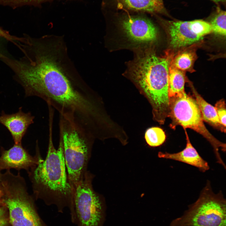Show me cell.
Segmentation results:
<instances>
[{"instance_id":"cell-23","label":"cell","mask_w":226,"mask_h":226,"mask_svg":"<svg viewBox=\"0 0 226 226\" xmlns=\"http://www.w3.org/2000/svg\"><path fill=\"white\" fill-rule=\"evenodd\" d=\"M0 37H3L6 39L10 40L12 41L14 40H19L20 41L23 40H21V39L9 35L8 33L3 30L0 28Z\"/></svg>"},{"instance_id":"cell-6","label":"cell","mask_w":226,"mask_h":226,"mask_svg":"<svg viewBox=\"0 0 226 226\" xmlns=\"http://www.w3.org/2000/svg\"><path fill=\"white\" fill-rule=\"evenodd\" d=\"M60 135L67 175L74 186L87 171L94 138L73 120L60 115Z\"/></svg>"},{"instance_id":"cell-22","label":"cell","mask_w":226,"mask_h":226,"mask_svg":"<svg viewBox=\"0 0 226 226\" xmlns=\"http://www.w3.org/2000/svg\"><path fill=\"white\" fill-rule=\"evenodd\" d=\"M7 208L3 204L0 208V226H8L9 220Z\"/></svg>"},{"instance_id":"cell-11","label":"cell","mask_w":226,"mask_h":226,"mask_svg":"<svg viewBox=\"0 0 226 226\" xmlns=\"http://www.w3.org/2000/svg\"><path fill=\"white\" fill-rule=\"evenodd\" d=\"M101 10L169 16L163 0H102Z\"/></svg>"},{"instance_id":"cell-14","label":"cell","mask_w":226,"mask_h":226,"mask_svg":"<svg viewBox=\"0 0 226 226\" xmlns=\"http://www.w3.org/2000/svg\"><path fill=\"white\" fill-rule=\"evenodd\" d=\"M184 130L186 141L185 148L176 153L160 152L159 154V157L188 164L197 168L202 172L207 171L209 169L208 163L200 156L193 146L190 142L186 129Z\"/></svg>"},{"instance_id":"cell-19","label":"cell","mask_w":226,"mask_h":226,"mask_svg":"<svg viewBox=\"0 0 226 226\" xmlns=\"http://www.w3.org/2000/svg\"><path fill=\"white\" fill-rule=\"evenodd\" d=\"M144 137L149 146L156 147L161 145L164 142L166 136L162 128L159 127H152L146 130Z\"/></svg>"},{"instance_id":"cell-18","label":"cell","mask_w":226,"mask_h":226,"mask_svg":"<svg viewBox=\"0 0 226 226\" xmlns=\"http://www.w3.org/2000/svg\"><path fill=\"white\" fill-rule=\"evenodd\" d=\"M210 22L212 32L222 36L226 35V12L217 7Z\"/></svg>"},{"instance_id":"cell-21","label":"cell","mask_w":226,"mask_h":226,"mask_svg":"<svg viewBox=\"0 0 226 226\" xmlns=\"http://www.w3.org/2000/svg\"><path fill=\"white\" fill-rule=\"evenodd\" d=\"M54 0H16V2L20 6L26 5L38 6L44 3Z\"/></svg>"},{"instance_id":"cell-5","label":"cell","mask_w":226,"mask_h":226,"mask_svg":"<svg viewBox=\"0 0 226 226\" xmlns=\"http://www.w3.org/2000/svg\"><path fill=\"white\" fill-rule=\"evenodd\" d=\"M0 190L1 202L8 211L12 226H48L38 213L25 181L19 173L15 175L7 170L0 173Z\"/></svg>"},{"instance_id":"cell-25","label":"cell","mask_w":226,"mask_h":226,"mask_svg":"<svg viewBox=\"0 0 226 226\" xmlns=\"http://www.w3.org/2000/svg\"><path fill=\"white\" fill-rule=\"evenodd\" d=\"M2 205H3V204L2 203V202L1 200V199L0 198V208L2 206Z\"/></svg>"},{"instance_id":"cell-8","label":"cell","mask_w":226,"mask_h":226,"mask_svg":"<svg viewBox=\"0 0 226 226\" xmlns=\"http://www.w3.org/2000/svg\"><path fill=\"white\" fill-rule=\"evenodd\" d=\"M169 104L168 117L171 120L170 128L175 129L179 125L184 129L190 128L201 135L212 146L217 162L223 165L219 151L225 152L226 144L217 139L207 129L195 98L186 93L181 97H170Z\"/></svg>"},{"instance_id":"cell-2","label":"cell","mask_w":226,"mask_h":226,"mask_svg":"<svg viewBox=\"0 0 226 226\" xmlns=\"http://www.w3.org/2000/svg\"><path fill=\"white\" fill-rule=\"evenodd\" d=\"M134 53L133 59L126 63L123 75L147 100L152 108L153 120L163 125L169 112L168 77L175 53L169 50L163 55H158L155 49Z\"/></svg>"},{"instance_id":"cell-1","label":"cell","mask_w":226,"mask_h":226,"mask_svg":"<svg viewBox=\"0 0 226 226\" xmlns=\"http://www.w3.org/2000/svg\"><path fill=\"white\" fill-rule=\"evenodd\" d=\"M55 60L40 52L24 65L20 78L25 96L41 98L84 128L93 126L102 117V105L74 88Z\"/></svg>"},{"instance_id":"cell-16","label":"cell","mask_w":226,"mask_h":226,"mask_svg":"<svg viewBox=\"0 0 226 226\" xmlns=\"http://www.w3.org/2000/svg\"><path fill=\"white\" fill-rule=\"evenodd\" d=\"M187 82L200 110L203 121L225 133L226 128L220 123L215 107L207 102L197 92L189 81Z\"/></svg>"},{"instance_id":"cell-17","label":"cell","mask_w":226,"mask_h":226,"mask_svg":"<svg viewBox=\"0 0 226 226\" xmlns=\"http://www.w3.org/2000/svg\"><path fill=\"white\" fill-rule=\"evenodd\" d=\"M188 79L186 72L170 66L168 77V92L170 97H181L186 93L185 85Z\"/></svg>"},{"instance_id":"cell-9","label":"cell","mask_w":226,"mask_h":226,"mask_svg":"<svg viewBox=\"0 0 226 226\" xmlns=\"http://www.w3.org/2000/svg\"><path fill=\"white\" fill-rule=\"evenodd\" d=\"M93 175L88 170L74 186V216L77 226H101L103 206L99 196L92 188Z\"/></svg>"},{"instance_id":"cell-10","label":"cell","mask_w":226,"mask_h":226,"mask_svg":"<svg viewBox=\"0 0 226 226\" xmlns=\"http://www.w3.org/2000/svg\"><path fill=\"white\" fill-rule=\"evenodd\" d=\"M167 33L172 48L181 49L197 43L212 32L210 23L202 20H168L157 14L152 15Z\"/></svg>"},{"instance_id":"cell-12","label":"cell","mask_w":226,"mask_h":226,"mask_svg":"<svg viewBox=\"0 0 226 226\" xmlns=\"http://www.w3.org/2000/svg\"><path fill=\"white\" fill-rule=\"evenodd\" d=\"M38 145L36 148V154L33 157L22 146L21 143L15 144L8 150L1 148L0 157V171L3 169H22L28 171L37 165L41 158Z\"/></svg>"},{"instance_id":"cell-26","label":"cell","mask_w":226,"mask_h":226,"mask_svg":"<svg viewBox=\"0 0 226 226\" xmlns=\"http://www.w3.org/2000/svg\"><path fill=\"white\" fill-rule=\"evenodd\" d=\"M3 56H3V55H2V54H1L0 53V58H2L3 57Z\"/></svg>"},{"instance_id":"cell-15","label":"cell","mask_w":226,"mask_h":226,"mask_svg":"<svg viewBox=\"0 0 226 226\" xmlns=\"http://www.w3.org/2000/svg\"><path fill=\"white\" fill-rule=\"evenodd\" d=\"M199 45L198 42L181 48L174 54L170 66L185 72H194V65L197 58L196 50Z\"/></svg>"},{"instance_id":"cell-27","label":"cell","mask_w":226,"mask_h":226,"mask_svg":"<svg viewBox=\"0 0 226 226\" xmlns=\"http://www.w3.org/2000/svg\"><path fill=\"white\" fill-rule=\"evenodd\" d=\"M2 192L1 190H0V198H1V196H2Z\"/></svg>"},{"instance_id":"cell-3","label":"cell","mask_w":226,"mask_h":226,"mask_svg":"<svg viewBox=\"0 0 226 226\" xmlns=\"http://www.w3.org/2000/svg\"><path fill=\"white\" fill-rule=\"evenodd\" d=\"M49 126L46 158L44 160L41 157L38 164L28 172L35 199L42 200L48 206H55L59 213H63L68 208L72 222L74 216V187L66 173L61 136L56 149L53 141L52 125Z\"/></svg>"},{"instance_id":"cell-20","label":"cell","mask_w":226,"mask_h":226,"mask_svg":"<svg viewBox=\"0 0 226 226\" xmlns=\"http://www.w3.org/2000/svg\"><path fill=\"white\" fill-rule=\"evenodd\" d=\"M215 108L220 124L226 128V107L225 101L222 99L215 104Z\"/></svg>"},{"instance_id":"cell-4","label":"cell","mask_w":226,"mask_h":226,"mask_svg":"<svg viewBox=\"0 0 226 226\" xmlns=\"http://www.w3.org/2000/svg\"><path fill=\"white\" fill-rule=\"evenodd\" d=\"M107 29L111 50L126 49L134 53L155 49L158 29L148 14L124 11H102Z\"/></svg>"},{"instance_id":"cell-24","label":"cell","mask_w":226,"mask_h":226,"mask_svg":"<svg viewBox=\"0 0 226 226\" xmlns=\"http://www.w3.org/2000/svg\"><path fill=\"white\" fill-rule=\"evenodd\" d=\"M216 3H224L225 0H211Z\"/></svg>"},{"instance_id":"cell-7","label":"cell","mask_w":226,"mask_h":226,"mask_svg":"<svg viewBox=\"0 0 226 226\" xmlns=\"http://www.w3.org/2000/svg\"><path fill=\"white\" fill-rule=\"evenodd\" d=\"M170 226H226L225 199L221 191L214 193L208 182L197 200Z\"/></svg>"},{"instance_id":"cell-13","label":"cell","mask_w":226,"mask_h":226,"mask_svg":"<svg viewBox=\"0 0 226 226\" xmlns=\"http://www.w3.org/2000/svg\"><path fill=\"white\" fill-rule=\"evenodd\" d=\"M34 117L30 112H23L21 107L18 112L7 114L3 111L0 116V123L8 130L15 144L21 143L29 126L34 122Z\"/></svg>"}]
</instances>
